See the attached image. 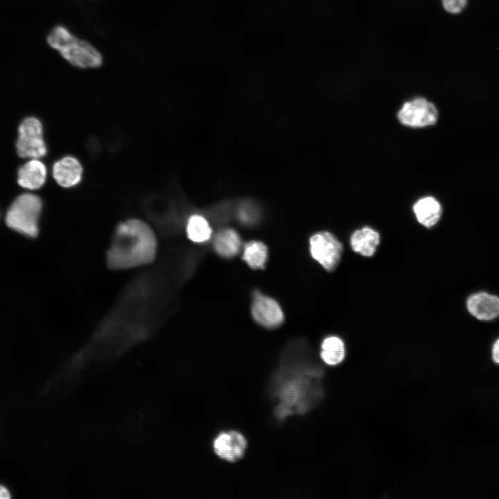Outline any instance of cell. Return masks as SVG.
Listing matches in <instances>:
<instances>
[{
    "label": "cell",
    "mask_w": 499,
    "mask_h": 499,
    "mask_svg": "<svg viewBox=\"0 0 499 499\" xmlns=\"http://www.w3.org/2000/svg\"><path fill=\"white\" fill-rule=\"evenodd\" d=\"M157 238L151 227L139 219H130L116 227L107 252V264L112 270H125L153 261Z\"/></svg>",
    "instance_id": "obj_1"
},
{
    "label": "cell",
    "mask_w": 499,
    "mask_h": 499,
    "mask_svg": "<svg viewBox=\"0 0 499 499\" xmlns=\"http://www.w3.org/2000/svg\"><path fill=\"white\" fill-rule=\"evenodd\" d=\"M310 372L294 366V363H282L276 371L272 383L271 393L278 401L276 417L283 419L294 413L304 412L315 400V389L311 385Z\"/></svg>",
    "instance_id": "obj_2"
},
{
    "label": "cell",
    "mask_w": 499,
    "mask_h": 499,
    "mask_svg": "<svg viewBox=\"0 0 499 499\" xmlns=\"http://www.w3.org/2000/svg\"><path fill=\"white\" fill-rule=\"evenodd\" d=\"M47 42L71 65L81 68H97L103 58L100 51L89 42L76 36L67 27L58 25L47 36Z\"/></svg>",
    "instance_id": "obj_3"
},
{
    "label": "cell",
    "mask_w": 499,
    "mask_h": 499,
    "mask_svg": "<svg viewBox=\"0 0 499 499\" xmlns=\"http://www.w3.org/2000/svg\"><path fill=\"white\" fill-rule=\"evenodd\" d=\"M42 207V200L37 195L31 193L20 195L7 212L6 224L19 233L35 237L38 234V220Z\"/></svg>",
    "instance_id": "obj_4"
},
{
    "label": "cell",
    "mask_w": 499,
    "mask_h": 499,
    "mask_svg": "<svg viewBox=\"0 0 499 499\" xmlns=\"http://www.w3.org/2000/svg\"><path fill=\"white\" fill-rule=\"evenodd\" d=\"M17 152L21 158L39 159L46 154L41 122L35 117L24 119L19 126Z\"/></svg>",
    "instance_id": "obj_5"
},
{
    "label": "cell",
    "mask_w": 499,
    "mask_h": 499,
    "mask_svg": "<svg viewBox=\"0 0 499 499\" xmlns=\"http://www.w3.org/2000/svg\"><path fill=\"white\" fill-rule=\"evenodd\" d=\"M311 256L325 270L331 271L338 265L343 252L339 240L328 231L313 234L310 238Z\"/></svg>",
    "instance_id": "obj_6"
},
{
    "label": "cell",
    "mask_w": 499,
    "mask_h": 499,
    "mask_svg": "<svg viewBox=\"0 0 499 499\" xmlns=\"http://www.w3.org/2000/svg\"><path fill=\"white\" fill-rule=\"evenodd\" d=\"M399 121L412 128H423L436 123L438 112L433 103L419 97L405 102L397 114Z\"/></svg>",
    "instance_id": "obj_7"
},
{
    "label": "cell",
    "mask_w": 499,
    "mask_h": 499,
    "mask_svg": "<svg viewBox=\"0 0 499 499\" xmlns=\"http://www.w3.org/2000/svg\"><path fill=\"white\" fill-rule=\"evenodd\" d=\"M252 314L256 322L268 329L277 328L283 322V313L277 301L259 292L254 294Z\"/></svg>",
    "instance_id": "obj_8"
},
{
    "label": "cell",
    "mask_w": 499,
    "mask_h": 499,
    "mask_svg": "<svg viewBox=\"0 0 499 499\" xmlns=\"http://www.w3.org/2000/svg\"><path fill=\"white\" fill-rule=\"evenodd\" d=\"M216 454L222 459L234 462L242 458L247 447L245 437L236 431L222 432L213 444Z\"/></svg>",
    "instance_id": "obj_9"
},
{
    "label": "cell",
    "mask_w": 499,
    "mask_h": 499,
    "mask_svg": "<svg viewBox=\"0 0 499 499\" xmlns=\"http://www.w3.org/2000/svg\"><path fill=\"white\" fill-rule=\"evenodd\" d=\"M466 308L479 320H493L499 315V297L484 292L474 293L467 299Z\"/></svg>",
    "instance_id": "obj_10"
},
{
    "label": "cell",
    "mask_w": 499,
    "mask_h": 499,
    "mask_svg": "<svg viewBox=\"0 0 499 499\" xmlns=\"http://www.w3.org/2000/svg\"><path fill=\"white\" fill-rule=\"evenodd\" d=\"M82 167L72 156H66L57 161L53 166V177L64 188L76 186L82 180Z\"/></svg>",
    "instance_id": "obj_11"
},
{
    "label": "cell",
    "mask_w": 499,
    "mask_h": 499,
    "mask_svg": "<svg viewBox=\"0 0 499 499\" xmlns=\"http://www.w3.org/2000/svg\"><path fill=\"white\" fill-rule=\"evenodd\" d=\"M46 168L37 159H32L18 170V184L23 188L35 190L42 187L46 177Z\"/></svg>",
    "instance_id": "obj_12"
},
{
    "label": "cell",
    "mask_w": 499,
    "mask_h": 499,
    "mask_svg": "<svg viewBox=\"0 0 499 499\" xmlns=\"http://www.w3.org/2000/svg\"><path fill=\"white\" fill-rule=\"evenodd\" d=\"M413 211L418 222L426 227L436 225L441 218V204L432 196L420 198L413 205Z\"/></svg>",
    "instance_id": "obj_13"
},
{
    "label": "cell",
    "mask_w": 499,
    "mask_h": 499,
    "mask_svg": "<svg viewBox=\"0 0 499 499\" xmlns=\"http://www.w3.org/2000/svg\"><path fill=\"white\" fill-rule=\"evenodd\" d=\"M379 243V234L369 227L356 230L350 238L352 250L365 256H371Z\"/></svg>",
    "instance_id": "obj_14"
},
{
    "label": "cell",
    "mask_w": 499,
    "mask_h": 499,
    "mask_svg": "<svg viewBox=\"0 0 499 499\" xmlns=\"http://www.w3.org/2000/svg\"><path fill=\"white\" fill-rule=\"evenodd\" d=\"M213 246L218 254L229 258L236 255L240 252L241 240L235 230L231 228H225L219 231L215 236Z\"/></svg>",
    "instance_id": "obj_15"
},
{
    "label": "cell",
    "mask_w": 499,
    "mask_h": 499,
    "mask_svg": "<svg viewBox=\"0 0 499 499\" xmlns=\"http://www.w3.org/2000/svg\"><path fill=\"white\" fill-rule=\"evenodd\" d=\"M344 345L342 340L336 336L326 338L321 346V358L329 365H336L344 358Z\"/></svg>",
    "instance_id": "obj_16"
},
{
    "label": "cell",
    "mask_w": 499,
    "mask_h": 499,
    "mask_svg": "<svg viewBox=\"0 0 499 499\" xmlns=\"http://www.w3.org/2000/svg\"><path fill=\"white\" fill-rule=\"evenodd\" d=\"M268 258V249L262 242L252 240L244 246L243 259L253 269H262L265 267Z\"/></svg>",
    "instance_id": "obj_17"
},
{
    "label": "cell",
    "mask_w": 499,
    "mask_h": 499,
    "mask_svg": "<svg viewBox=\"0 0 499 499\" xmlns=\"http://www.w3.org/2000/svg\"><path fill=\"white\" fill-rule=\"evenodd\" d=\"M211 228L208 221L201 215H192L188 220L186 234L193 242L200 243L207 241L211 236Z\"/></svg>",
    "instance_id": "obj_18"
},
{
    "label": "cell",
    "mask_w": 499,
    "mask_h": 499,
    "mask_svg": "<svg viewBox=\"0 0 499 499\" xmlns=\"http://www.w3.org/2000/svg\"><path fill=\"white\" fill-rule=\"evenodd\" d=\"M257 211L254 206L250 203H243L238 211L240 220L245 223L254 222L257 218Z\"/></svg>",
    "instance_id": "obj_19"
},
{
    "label": "cell",
    "mask_w": 499,
    "mask_h": 499,
    "mask_svg": "<svg viewBox=\"0 0 499 499\" xmlns=\"http://www.w3.org/2000/svg\"><path fill=\"white\" fill-rule=\"evenodd\" d=\"M444 8L448 12L457 14L465 8L467 0H441Z\"/></svg>",
    "instance_id": "obj_20"
},
{
    "label": "cell",
    "mask_w": 499,
    "mask_h": 499,
    "mask_svg": "<svg viewBox=\"0 0 499 499\" xmlns=\"http://www.w3.org/2000/svg\"><path fill=\"white\" fill-rule=\"evenodd\" d=\"M492 358L494 362L499 363V338L494 342L493 345Z\"/></svg>",
    "instance_id": "obj_21"
},
{
    "label": "cell",
    "mask_w": 499,
    "mask_h": 499,
    "mask_svg": "<svg viewBox=\"0 0 499 499\" xmlns=\"http://www.w3.org/2000/svg\"><path fill=\"white\" fill-rule=\"evenodd\" d=\"M10 497L9 491L5 487L0 485V499H9Z\"/></svg>",
    "instance_id": "obj_22"
}]
</instances>
